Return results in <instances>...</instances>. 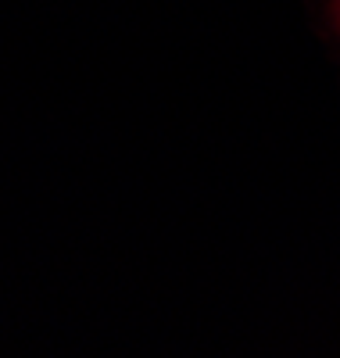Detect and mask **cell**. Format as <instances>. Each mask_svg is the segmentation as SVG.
Instances as JSON below:
<instances>
[{"label": "cell", "instance_id": "obj_1", "mask_svg": "<svg viewBox=\"0 0 340 358\" xmlns=\"http://www.w3.org/2000/svg\"><path fill=\"white\" fill-rule=\"evenodd\" d=\"M337 15H340V0H337Z\"/></svg>", "mask_w": 340, "mask_h": 358}]
</instances>
